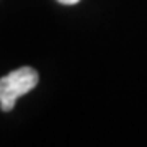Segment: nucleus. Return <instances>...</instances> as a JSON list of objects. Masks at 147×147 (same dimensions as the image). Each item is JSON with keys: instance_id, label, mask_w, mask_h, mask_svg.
<instances>
[{"instance_id": "2", "label": "nucleus", "mask_w": 147, "mask_h": 147, "mask_svg": "<svg viewBox=\"0 0 147 147\" xmlns=\"http://www.w3.org/2000/svg\"><path fill=\"white\" fill-rule=\"evenodd\" d=\"M57 2L64 3V5H74V3H79L80 0H57Z\"/></svg>"}, {"instance_id": "1", "label": "nucleus", "mask_w": 147, "mask_h": 147, "mask_svg": "<svg viewBox=\"0 0 147 147\" xmlns=\"http://www.w3.org/2000/svg\"><path fill=\"white\" fill-rule=\"evenodd\" d=\"M39 82V75L33 67H21L0 79V108L11 111L16 100L30 93Z\"/></svg>"}]
</instances>
